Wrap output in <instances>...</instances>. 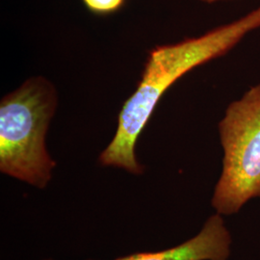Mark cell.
Wrapping results in <instances>:
<instances>
[{
    "instance_id": "cell-5",
    "label": "cell",
    "mask_w": 260,
    "mask_h": 260,
    "mask_svg": "<svg viewBox=\"0 0 260 260\" xmlns=\"http://www.w3.org/2000/svg\"><path fill=\"white\" fill-rule=\"evenodd\" d=\"M89 12L96 16H109L122 9L126 0H81Z\"/></svg>"
},
{
    "instance_id": "cell-1",
    "label": "cell",
    "mask_w": 260,
    "mask_h": 260,
    "mask_svg": "<svg viewBox=\"0 0 260 260\" xmlns=\"http://www.w3.org/2000/svg\"><path fill=\"white\" fill-rule=\"evenodd\" d=\"M260 28V6L240 19L214 28L199 37L150 49L134 93L124 102L114 138L99 157L104 167L144 174L136 156V145L156 105L179 78L197 67L220 58L244 38Z\"/></svg>"
},
{
    "instance_id": "cell-2",
    "label": "cell",
    "mask_w": 260,
    "mask_h": 260,
    "mask_svg": "<svg viewBox=\"0 0 260 260\" xmlns=\"http://www.w3.org/2000/svg\"><path fill=\"white\" fill-rule=\"evenodd\" d=\"M58 103L53 84L33 77L0 103V171L39 189L52 178L56 162L46 136Z\"/></svg>"
},
{
    "instance_id": "cell-3",
    "label": "cell",
    "mask_w": 260,
    "mask_h": 260,
    "mask_svg": "<svg viewBox=\"0 0 260 260\" xmlns=\"http://www.w3.org/2000/svg\"><path fill=\"white\" fill-rule=\"evenodd\" d=\"M218 130L223 168L211 205L216 213L232 216L260 198V84L229 104Z\"/></svg>"
},
{
    "instance_id": "cell-4",
    "label": "cell",
    "mask_w": 260,
    "mask_h": 260,
    "mask_svg": "<svg viewBox=\"0 0 260 260\" xmlns=\"http://www.w3.org/2000/svg\"><path fill=\"white\" fill-rule=\"evenodd\" d=\"M232 250V233L223 215L215 212L207 218L200 233L176 247L136 252L114 260H229Z\"/></svg>"
},
{
    "instance_id": "cell-6",
    "label": "cell",
    "mask_w": 260,
    "mask_h": 260,
    "mask_svg": "<svg viewBox=\"0 0 260 260\" xmlns=\"http://www.w3.org/2000/svg\"><path fill=\"white\" fill-rule=\"evenodd\" d=\"M205 3L211 4V3H217V2H223V1H233V0H201Z\"/></svg>"
},
{
    "instance_id": "cell-7",
    "label": "cell",
    "mask_w": 260,
    "mask_h": 260,
    "mask_svg": "<svg viewBox=\"0 0 260 260\" xmlns=\"http://www.w3.org/2000/svg\"><path fill=\"white\" fill-rule=\"evenodd\" d=\"M46 260H52V259H46Z\"/></svg>"
}]
</instances>
